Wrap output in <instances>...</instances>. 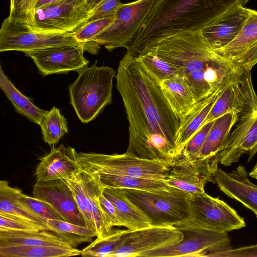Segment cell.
Listing matches in <instances>:
<instances>
[{
	"label": "cell",
	"mask_w": 257,
	"mask_h": 257,
	"mask_svg": "<svg viewBox=\"0 0 257 257\" xmlns=\"http://www.w3.org/2000/svg\"><path fill=\"white\" fill-rule=\"evenodd\" d=\"M239 116L236 127L230 133L215 158L217 165L230 166L244 154H248L249 162L257 153V110Z\"/></svg>",
	"instance_id": "cell-14"
},
{
	"label": "cell",
	"mask_w": 257,
	"mask_h": 257,
	"mask_svg": "<svg viewBox=\"0 0 257 257\" xmlns=\"http://www.w3.org/2000/svg\"><path fill=\"white\" fill-rule=\"evenodd\" d=\"M47 223L51 232L61 237L75 247L79 244L91 241L96 234L86 226L75 225L65 221L49 219Z\"/></svg>",
	"instance_id": "cell-33"
},
{
	"label": "cell",
	"mask_w": 257,
	"mask_h": 257,
	"mask_svg": "<svg viewBox=\"0 0 257 257\" xmlns=\"http://www.w3.org/2000/svg\"><path fill=\"white\" fill-rule=\"evenodd\" d=\"M222 91L196 103L192 109L182 119L175 142L179 156H181L186 144L203 126L215 100Z\"/></svg>",
	"instance_id": "cell-23"
},
{
	"label": "cell",
	"mask_w": 257,
	"mask_h": 257,
	"mask_svg": "<svg viewBox=\"0 0 257 257\" xmlns=\"http://www.w3.org/2000/svg\"><path fill=\"white\" fill-rule=\"evenodd\" d=\"M175 226L183 235L180 242L147 252L142 257H213L215 254L231 247L227 232L201 227L191 219Z\"/></svg>",
	"instance_id": "cell-8"
},
{
	"label": "cell",
	"mask_w": 257,
	"mask_h": 257,
	"mask_svg": "<svg viewBox=\"0 0 257 257\" xmlns=\"http://www.w3.org/2000/svg\"><path fill=\"white\" fill-rule=\"evenodd\" d=\"M74 247L11 245L0 246L1 257H64L81 255Z\"/></svg>",
	"instance_id": "cell-31"
},
{
	"label": "cell",
	"mask_w": 257,
	"mask_h": 257,
	"mask_svg": "<svg viewBox=\"0 0 257 257\" xmlns=\"http://www.w3.org/2000/svg\"><path fill=\"white\" fill-rule=\"evenodd\" d=\"M214 257L257 256V244L229 249L215 254Z\"/></svg>",
	"instance_id": "cell-44"
},
{
	"label": "cell",
	"mask_w": 257,
	"mask_h": 257,
	"mask_svg": "<svg viewBox=\"0 0 257 257\" xmlns=\"http://www.w3.org/2000/svg\"><path fill=\"white\" fill-rule=\"evenodd\" d=\"M20 189L11 187L6 180L0 182V212L22 217L33 221L44 230L51 228L44 219L20 202L18 198Z\"/></svg>",
	"instance_id": "cell-27"
},
{
	"label": "cell",
	"mask_w": 257,
	"mask_h": 257,
	"mask_svg": "<svg viewBox=\"0 0 257 257\" xmlns=\"http://www.w3.org/2000/svg\"><path fill=\"white\" fill-rule=\"evenodd\" d=\"M214 120L203 125L184 147L181 155L193 162L198 159L201 148Z\"/></svg>",
	"instance_id": "cell-39"
},
{
	"label": "cell",
	"mask_w": 257,
	"mask_h": 257,
	"mask_svg": "<svg viewBox=\"0 0 257 257\" xmlns=\"http://www.w3.org/2000/svg\"><path fill=\"white\" fill-rule=\"evenodd\" d=\"M135 57L159 84L178 74L176 68L151 52L142 53Z\"/></svg>",
	"instance_id": "cell-35"
},
{
	"label": "cell",
	"mask_w": 257,
	"mask_h": 257,
	"mask_svg": "<svg viewBox=\"0 0 257 257\" xmlns=\"http://www.w3.org/2000/svg\"><path fill=\"white\" fill-rule=\"evenodd\" d=\"M0 230L35 231L44 229L36 223L26 219L0 212Z\"/></svg>",
	"instance_id": "cell-40"
},
{
	"label": "cell",
	"mask_w": 257,
	"mask_h": 257,
	"mask_svg": "<svg viewBox=\"0 0 257 257\" xmlns=\"http://www.w3.org/2000/svg\"><path fill=\"white\" fill-rule=\"evenodd\" d=\"M231 61L243 72L250 71L253 66L257 63V43Z\"/></svg>",
	"instance_id": "cell-42"
},
{
	"label": "cell",
	"mask_w": 257,
	"mask_h": 257,
	"mask_svg": "<svg viewBox=\"0 0 257 257\" xmlns=\"http://www.w3.org/2000/svg\"><path fill=\"white\" fill-rule=\"evenodd\" d=\"M98 175L104 188H126L157 193L179 190L169 186L164 180L127 176L107 174Z\"/></svg>",
	"instance_id": "cell-28"
},
{
	"label": "cell",
	"mask_w": 257,
	"mask_h": 257,
	"mask_svg": "<svg viewBox=\"0 0 257 257\" xmlns=\"http://www.w3.org/2000/svg\"><path fill=\"white\" fill-rule=\"evenodd\" d=\"M240 0H156L133 40L127 52L136 56L177 34L200 30Z\"/></svg>",
	"instance_id": "cell-3"
},
{
	"label": "cell",
	"mask_w": 257,
	"mask_h": 257,
	"mask_svg": "<svg viewBox=\"0 0 257 257\" xmlns=\"http://www.w3.org/2000/svg\"><path fill=\"white\" fill-rule=\"evenodd\" d=\"M39 125L44 141L50 145L57 144L68 131L66 119L55 106L47 111Z\"/></svg>",
	"instance_id": "cell-34"
},
{
	"label": "cell",
	"mask_w": 257,
	"mask_h": 257,
	"mask_svg": "<svg viewBox=\"0 0 257 257\" xmlns=\"http://www.w3.org/2000/svg\"><path fill=\"white\" fill-rule=\"evenodd\" d=\"M103 194L115 206L127 229L134 230L151 225L149 218L128 198L122 188L105 187Z\"/></svg>",
	"instance_id": "cell-22"
},
{
	"label": "cell",
	"mask_w": 257,
	"mask_h": 257,
	"mask_svg": "<svg viewBox=\"0 0 257 257\" xmlns=\"http://www.w3.org/2000/svg\"><path fill=\"white\" fill-rule=\"evenodd\" d=\"M130 230L112 229L97 238L81 250L82 256L108 257L122 244Z\"/></svg>",
	"instance_id": "cell-32"
},
{
	"label": "cell",
	"mask_w": 257,
	"mask_h": 257,
	"mask_svg": "<svg viewBox=\"0 0 257 257\" xmlns=\"http://www.w3.org/2000/svg\"><path fill=\"white\" fill-rule=\"evenodd\" d=\"M146 52L176 68L186 81L195 103L222 91L243 73L232 61L212 48L200 30L177 34L142 53Z\"/></svg>",
	"instance_id": "cell-2"
},
{
	"label": "cell",
	"mask_w": 257,
	"mask_h": 257,
	"mask_svg": "<svg viewBox=\"0 0 257 257\" xmlns=\"http://www.w3.org/2000/svg\"><path fill=\"white\" fill-rule=\"evenodd\" d=\"M249 9L238 6L200 30L208 44L215 50L221 49L237 36L247 19Z\"/></svg>",
	"instance_id": "cell-20"
},
{
	"label": "cell",
	"mask_w": 257,
	"mask_h": 257,
	"mask_svg": "<svg viewBox=\"0 0 257 257\" xmlns=\"http://www.w3.org/2000/svg\"><path fill=\"white\" fill-rule=\"evenodd\" d=\"M239 117L238 113L231 111L214 120L201 148L197 161L206 164L214 174L218 168L215 162V158L222 148Z\"/></svg>",
	"instance_id": "cell-21"
},
{
	"label": "cell",
	"mask_w": 257,
	"mask_h": 257,
	"mask_svg": "<svg viewBox=\"0 0 257 257\" xmlns=\"http://www.w3.org/2000/svg\"><path fill=\"white\" fill-rule=\"evenodd\" d=\"M240 78L230 82L220 93L203 125L229 112H236L239 115L244 112L246 100Z\"/></svg>",
	"instance_id": "cell-26"
},
{
	"label": "cell",
	"mask_w": 257,
	"mask_h": 257,
	"mask_svg": "<svg viewBox=\"0 0 257 257\" xmlns=\"http://www.w3.org/2000/svg\"><path fill=\"white\" fill-rule=\"evenodd\" d=\"M0 88L11 101L16 111L30 121L39 124L47 112L35 105L31 99L22 93L0 68Z\"/></svg>",
	"instance_id": "cell-29"
},
{
	"label": "cell",
	"mask_w": 257,
	"mask_h": 257,
	"mask_svg": "<svg viewBox=\"0 0 257 257\" xmlns=\"http://www.w3.org/2000/svg\"><path fill=\"white\" fill-rule=\"evenodd\" d=\"M104 0H87V6L89 11L92 12Z\"/></svg>",
	"instance_id": "cell-45"
},
{
	"label": "cell",
	"mask_w": 257,
	"mask_h": 257,
	"mask_svg": "<svg viewBox=\"0 0 257 257\" xmlns=\"http://www.w3.org/2000/svg\"><path fill=\"white\" fill-rule=\"evenodd\" d=\"M74 148L63 144L53 147L40 159L34 172L37 183L70 178L78 173L82 167L77 159Z\"/></svg>",
	"instance_id": "cell-18"
},
{
	"label": "cell",
	"mask_w": 257,
	"mask_h": 257,
	"mask_svg": "<svg viewBox=\"0 0 257 257\" xmlns=\"http://www.w3.org/2000/svg\"><path fill=\"white\" fill-rule=\"evenodd\" d=\"M99 201L101 211L111 225L112 227H124V223L116 208L113 204L103 195V193L99 196Z\"/></svg>",
	"instance_id": "cell-43"
},
{
	"label": "cell",
	"mask_w": 257,
	"mask_h": 257,
	"mask_svg": "<svg viewBox=\"0 0 257 257\" xmlns=\"http://www.w3.org/2000/svg\"><path fill=\"white\" fill-rule=\"evenodd\" d=\"M165 181L191 196L204 193L208 182L215 183L214 174L207 165L200 161L192 162L182 155L172 162Z\"/></svg>",
	"instance_id": "cell-16"
},
{
	"label": "cell",
	"mask_w": 257,
	"mask_h": 257,
	"mask_svg": "<svg viewBox=\"0 0 257 257\" xmlns=\"http://www.w3.org/2000/svg\"><path fill=\"white\" fill-rule=\"evenodd\" d=\"M63 180L72 190L86 227L94 231L96 237L109 233L113 227L100 207L99 198L104 188L98 175L82 168L78 173Z\"/></svg>",
	"instance_id": "cell-9"
},
{
	"label": "cell",
	"mask_w": 257,
	"mask_h": 257,
	"mask_svg": "<svg viewBox=\"0 0 257 257\" xmlns=\"http://www.w3.org/2000/svg\"><path fill=\"white\" fill-rule=\"evenodd\" d=\"M256 43L257 11L249 9V16L236 37L226 46L216 51L231 60Z\"/></svg>",
	"instance_id": "cell-30"
},
{
	"label": "cell",
	"mask_w": 257,
	"mask_h": 257,
	"mask_svg": "<svg viewBox=\"0 0 257 257\" xmlns=\"http://www.w3.org/2000/svg\"><path fill=\"white\" fill-rule=\"evenodd\" d=\"M183 237L175 226H153L130 230L121 245L108 257H142L149 251L173 246Z\"/></svg>",
	"instance_id": "cell-12"
},
{
	"label": "cell",
	"mask_w": 257,
	"mask_h": 257,
	"mask_svg": "<svg viewBox=\"0 0 257 257\" xmlns=\"http://www.w3.org/2000/svg\"><path fill=\"white\" fill-rule=\"evenodd\" d=\"M249 175L251 178L257 179V163L255 164L252 170L250 172Z\"/></svg>",
	"instance_id": "cell-47"
},
{
	"label": "cell",
	"mask_w": 257,
	"mask_h": 257,
	"mask_svg": "<svg viewBox=\"0 0 257 257\" xmlns=\"http://www.w3.org/2000/svg\"><path fill=\"white\" fill-rule=\"evenodd\" d=\"M214 179L221 191L242 204L257 217V185L250 181L243 166L239 165L230 172L218 168Z\"/></svg>",
	"instance_id": "cell-19"
},
{
	"label": "cell",
	"mask_w": 257,
	"mask_h": 257,
	"mask_svg": "<svg viewBox=\"0 0 257 257\" xmlns=\"http://www.w3.org/2000/svg\"><path fill=\"white\" fill-rule=\"evenodd\" d=\"M122 5L120 0H104L92 12L87 22L113 18Z\"/></svg>",
	"instance_id": "cell-41"
},
{
	"label": "cell",
	"mask_w": 257,
	"mask_h": 257,
	"mask_svg": "<svg viewBox=\"0 0 257 257\" xmlns=\"http://www.w3.org/2000/svg\"><path fill=\"white\" fill-rule=\"evenodd\" d=\"M193 216L196 224L210 229L228 232L245 226L244 219L226 203L205 192L191 196Z\"/></svg>",
	"instance_id": "cell-13"
},
{
	"label": "cell",
	"mask_w": 257,
	"mask_h": 257,
	"mask_svg": "<svg viewBox=\"0 0 257 257\" xmlns=\"http://www.w3.org/2000/svg\"><path fill=\"white\" fill-rule=\"evenodd\" d=\"M122 190L149 218L151 225L176 226L193 218L191 196L181 190L164 193Z\"/></svg>",
	"instance_id": "cell-6"
},
{
	"label": "cell",
	"mask_w": 257,
	"mask_h": 257,
	"mask_svg": "<svg viewBox=\"0 0 257 257\" xmlns=\"http://www.w3.org/2000/svg\"><path fill=\"white\" fill-rule=\"evenodd\" d=\"M38 0H10V19L34 28V16Z\"/></svg>",
	"instance_id": "cell-37"
},
{
	"label": "cell",
	"mask_w": 257,
	"mask_h": 257,
	"mask_svg": "<svg viewBox=\"0 0 257 257\" xmlns=\"http://www.w3.org/2000/svg\"><path fill=\"white\" fill-rule=\"evenodd\" d=\"M84 47L86 51L95 54L100 49L97 43L79 42L73 32L63 34H47L33 31L25 23L9 17L2 23L0 30V51H26L59 46Z\"/></svg>",
	"instance_id": "cell-7"
},
{
	"label": "cell",
	"mask_w": 257,
	"mask_h": 257,
	"mask_svg": "<svg viewBox=\"0 0 257 257\" xmlns=\"http://www.w3.org/2000/svg\"><path fill=\"white\" fill-rule=\"evenodd\" d=\"M116 78L129 122L125 153L172 162L179 157L175 142L182 119L171 108L160 84L127 53L119 61Z\"/></svg>",
	"instance_id": "cell-1"
},
{
	"label": "cell",
	"mask_w": 257,
	"mask_h": 257,
	"mask_svg": "<svg viewBox=\"0 0 257 257\" xmlns=\"http://www.w3.org/2000/svg\"><path fill=\"white\" fill-rule=\"evenodd\" d=\"M91 13L87 0H57L35 9L33 31L47 34L74 32Z\"/></svg>",
	"instance_id": "cell-10"
},
{
	"label": "cell",
	"mask_w": 257,
	"mask_h": 257,
	"mask_svg": "<svg viewBox=\"0 0 257 257\" xmlns=\"http://www.w3.org/2000/svg\"><path fill=\"white\" fill-rule=\"evenodd\" d=\"M114 17L88 22L73 32L75 38L79 42L87 43L97 35L106 29L112 23Z\"/></svg>",
	"instance_id": "cell-38"
},
{
	"label": "cell",
	"mask_w": 257,
	"mask_h": 257,
	"mask_svg": "<svg viewBox=\"0 0 257 257\" xmlns=\"http://www.w3.org/2000/svg\"><path fill=\"white\" fill-rule=\"evenodd\" d=\"M162 91L175 113L181 119L196 104L185 79L177 74L162 81Z\"/></svg>",
	"instance_id": "cell-25"
},
{
	"label": "cell",
	"mask_w": 257,
	"mask_h": 257,
	"mask_svg": "<svg viewBox=\"0 0 257 257\" xmlns=\"http://www.w3.org/2000/svg\"><path fill=\"white\" fill-rule=\"evenodd\" d=\"M11 245L73 247L55 233L48 230H0V246Z\"/></svg>",
	"instance_id": "cell-24"
},
{
	"label": "cell",
	"mask_w": 257,
	"mask_h": 257,
	"mask_svg": "<svg viewBox=\"0 0 257 257\" xmlns=\"http://www.w3.org/2000/svg\"><path fill=\"white\" fill-rule=\"evenodd\" d=\"M156 0H137L117 10L111 24L91 40L109 51L126 48L153 8Z\"/></svg>",
	"instance_id": "cell-11"
},
{
	"label": "cell",
	"mask_w": 257,
	"mask_h": 257,
	"mask_svg": "<svg viewBox=\"0 0 257 257\" xmlns=\"http://www.w3.org/2000/svg\"><path fill=\"white\" fill-rule=\"evenodd\" d=\"M19 201L46 221L49 219L64 221L61 215L49 203L27 196L20 190L18 197Z\"/></svg>",
	"instance_id": "cell-36"
},
{
	"label": "cell",
	"mask_w": 257,
	"mask_h": 257,
	"mask_svg": "<svg viewBox=\"0 0 257 257\" xmlns=\"http://www.w3.org/2000/svg\"><path fill=\"white\" fill-rule=\"evenodd\" d=\"M93 64L77 71L76 80L68 87L70 103L83 123L94 119L112 102L115 71L108 66Z\"/></svg>",
	"instance_id": "cell-4"
},
{
	"label": "cell",
	"mask_w": 257,
	"mask_h": 257,
	"mask_svg": "<svg viewBox=\"0 0 257 257\" xmlns=\"http://www.w3.org/2000/svg\"><path fill=\"white\" fill-rule=\"evenodd\" d=\"M249 0H240V6L242 7H244V6L246 4V3L249 1Z\"/></svg>",
	"instance_id": "cell-48"
},
{
	"label": "cell",
	"mask_w": 257,
	"mask_h": 257,
	"mask_svg": "<svg viewBox=\"0 0 257 257\" xmlns=\"http://www.w3.org/2000/svg\"><path fill=\"white\" fill-rule=\"evenodd\" d=\"M57 0H38L36 9L42 7Z\"/></svg>",
	"instance_id": "cell-46"
},
{
	"label": "cell",
	"mask_w": 257,
	"mask_h": 257,
	"mask_svg": "<svg viewBox=\"0 0 257 257\" xmlns=\"http://www.w3.org/2000/svg\"><path fill=\"white\" fill-rule=\"evenodd\" d=\"M32 194L33 197L49 203L64 221L86 226L72 190L63 179L36 182Z\"/></svg>",
	"instance_id": "cell-17"
},
{
	"label": "cell",
	"mask_w": 257,
	"mask_h": 257,
	"mask_svg": "<svg viewBox=\"0 0 257 257\" xmlns=\"http://www.w3.org/2000/svg\"><path fill=\"white\" fill-rule=\"evenodd\" d=\"M82 169L98 175L127 176L166 181L172 162L138 158L125 153H77Z\"/></svg>",
	"instance_id": "cell-5"
},
{
	"label": "cell",
	"mask_w": 257,
	"mask_h": 257,
	"mask_svg": "<svg viewBox=\"0 0 257 257\" xmlns=\"http://www.w3.org/2000/svg\"><path fill=\"white\" fill-rule=\"evenodd\" d=\"M84 47L59 46L24 52L30 57L43 76L76 71L87 66Z\"/></svg>",
	"instance_id": "cell-15"
}]
</instances>
